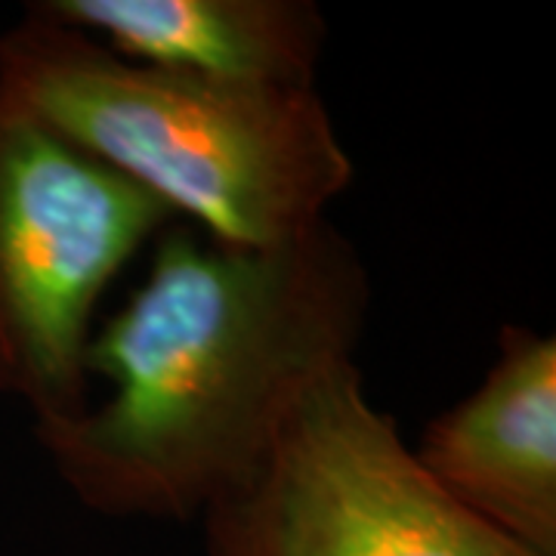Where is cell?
Masks as SVG:
<instances>
[{
    "mask_svg": "<svg viewBox=\"0 0 556 556\" xmlns=\"http://www.w3.org/2000/svg\"><path fill=\"white\" fill-rule=\"evenodd\" d=\"M371 278L338 226L251 251L167 226L87 343L109 396L35 437L90 514L192 519L254 477L316 378L353 358Z\"/></svg>",
    "mask_w": 556,
    "mask_h": 556,
    "instance_id": "obj_1",
    "label": "cell"
},
{
    "mask_svg": "<svg viewBox=\"0 0 556 556\" xmlns=\"http://www.w3.org/2000/svg\"><path fill=\"white\" fill-rule=\"evenodd\" d=\"M0 90L229 248L306 239L356 174L316 87L139 65L35 10L0 35Z\"/></svg>",
    "mask_w": 556,
    "mask_h": 556,
    "instance_id": "obj_2",
    "label": "cell"
},
{
    "mask_svg": "<svg viewBox=\"0 0 556 556\" xmlns=\"http://www.w3.org/2000/svg\"><path fill=\"white\" fill-rule=\"evenodd\" d=\"M174 214L0 90V393L80 415L105 288Z\"/></svg>",
    "mask_w": 556,
    "mask_h": 556,
    "instance_id": "obj_3",
    "label": "cell"
},
{
    "mask_svg": "<svg viewBox=\"0 0 556 556\" xmlns=\"http://www.w3.org/2000/svg\"><path fill=\"white\" fill-rule=\"evenodd\" d=\"M201 517L207 556H538L439 489L353 358L306 387L254 477Z\"/></svg>",
    "mask_w": 556,
    "mask_h": 556,
    "instance_id": "obj_4",
    "label": "cell"
},
{
    "mask_svg": "<svg viewBox=\"0 0 556 556\" xmlns=\"http://www.w3.org/2000/svg\"><path fill=\"white\" fill-rule=\"evenodd\" d=\"M412 452L473 517L556 556V340L504 325L482 383L433 417Z\"/></svg>",
    "mask_w": 556,
    "mask_h": 556,
    "instance_id": "obj_5",
    "label": "cell"
},
{
    "mask_svg": "<svg viewBox=\"0 0 556 556\" xmlns=\"http://www.w3.org/2000/svg\"><path fill=\"white\" fill-rule=\"evenodd\" d=\"M121 60L239 84L316 87L328 38L313 0H40Z\"/></svg>",
    "mask_w": 556,
    "mask_h": 556,
    "instance_id": "obj_6",
    "label": "cell"
}]
</instances>
